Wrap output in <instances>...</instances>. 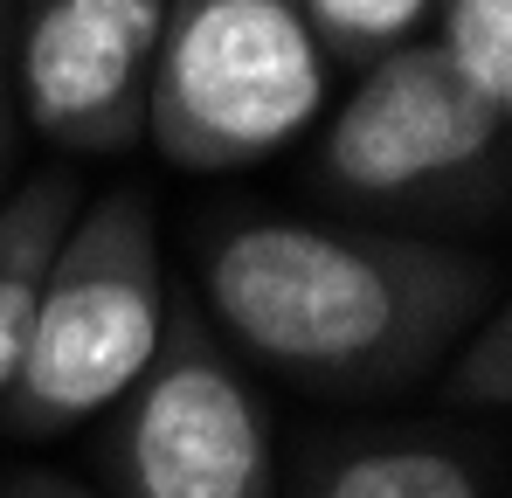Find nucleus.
I'll list each match as a JSON object with an SVG mask.
<instances>
[{"label":"nucleus","mask_w":512,"mask_h":498,"mask_svg":"<svg viewBox=\"0 0 512 498\" xmlns=\"http://www.w3.org/2000/svg\"><path fill=\"white\" fill-rule=\"evenodd\" d=\"M187 291L243 367L326 402H381L429 381L499 305V270L416 229L229 208L194 236Z\"/></svg>","instance_id":"nucleus-1"},{"label":"nucleus","mask_w":512,"mask_h":498,"mask_svg":"<svg viewBox=\"0 0 512 498\" xmlns=\"http://www.w3.org/2000/svg\"><path fill=\"white\" fill-rule=\"evenodd\" d=\"M312 194L353 222L381 229H478L499 222L512 194V118H499L429 42H409L367 70L326 118Z\"/></svg>","instance_id":"nucleus-2"},{"label":"nucleus","mask_w":512,"mask_h":498,"mask_svg":"<svg viewBox=\"0 0 512 498\" xmlns=\"http://www.w3.org/2000/svg\"><path fill=\"white\" fill-rule=\"evenodd\" d=\"M167 291L173 284L160 263L153 194L139 180H111L104 194H84L42 277L14 381L0 395V436L49 443L111 409L160 346Z\"/></svg>","instance_id":"nucleus-3"},{"label":"nucleus","mask_w":512,"mask_h":498,"mask_svg":"<svg viewBox=\"0 0 512 498\" xmlns=\"http://www.w3.org/2000/svg\"><path fill=\"white\" fill-rule=\"evenodd\" d=\"M333 63L298 0H167L146 63V146L180 173H243L305 139Z\"/></svg>","instance_id":"nucleus-4"},{"label":"nucleus","mask_w":512,"mask_h":498,"mask_svg":"<svg viewBox=\"0 0 512 498\" xmlns=\"http://www.w3.org/2000/svg\"><path fill=\"white\" fill-rule=\"evenodd\" d=\"M111 498H277V422L256 374L201 319L194 291H167V326L139 381L104 409Z\"/></svg>","instance_id":"nucleus-5"},{"label":"nucleus","mask_w":512,"mask_h":498,"mask_svg":"<svg viewBox=\"0 0 512 498\" xmlns=\"http://www.w3.org/2000/svg\"><path fill=\"white\" fill-rule=\"evenodd\" d=\"M7 77L21 139H42L63 160H111L146 146V56L90 28L70 0H14Z\"/></svg>","instance_id":"nucleus-6"},{"label":"nucleus","mask_w":512,"mask_h":498,"mask_svg":"<svg viewBox=\"0 0 512 498\" xmlns=\"http://www.w3.org/2000/svg\"><path fill=\"white\" fill-rule=\"evenodd\" d=\"M291 498H506V478L457 422H333L298 450Z\"/></svg>","instance_id":"nucleus-7"},{"label":"nucleus","mask_w":512,"mask_h":498,"mask_svg":"<svg viewBox=\"0 0 512 498\" xmlns=\"http://www.w3.org/2000/svg\"><path fill=\"white\" fill-rule=\"evenodd\" d=\"M84 208V180L77 166H35L28 180H14L0 194V395L14 381V360H21V339L35 319V298H42V277L56 263V249L70 236Z\"/></svg>","instance_id":"nucleus-8"},{"label":"nucleus","mask_w":512,"mask_h":498,"mask_svg":"<svg viewBox=\"0 0 512 498\" xmlns=\"http://www.w3.org/2000/svg\"><path fill=\"white\" fill-rule=\"evenodd\" d=\"M429 49L512 118V0H429Z\"/></svg>","instance_id":"nucleus-9"},{"label":"nucleus","mask_w":512,"mask_h":498,"mask_svg":"<svg viewBox=\"0 0 512 498\" xmlns=\"http://www.w3.org/2000/svg\"><path fill=\"white\" fill-rule=\"evenodd\" d=\"M333 70H367L429 35V0H298Z\"/></svg>","instance_id":"nucleus-10"},{"label":"nucleus","mask_w":512,"mask_h":498,"mask_svg":"<svg viewBox=\"0 0 512 498\" xmlns=\"http://www.w3.org/2000/svg\"><path fill=\"white\" fill-rule=\"evenodd\" d=\"M443 402L471 415L512 409V312L506 305H485L478 326L443 353Z\"/></svg>","instance_id":"nucleus-11"},{"label":"nucleus","mask_w":512,"mask_h":498,"mask_svg":"<svg viewBox=\"0 0 512 498\" xmlns=\"http://www.w3.org/2000/svg\"><path fill=\"white\" fill-rule=\"evenodd\" d=\"M90 28H104L111 42H125L132 56L153 63V42H160V21H167V0H70Z\"/></svg>","instance_id":"nucleus-12"},{"label":"nucleus","mask_w":512,"mask_h":498,"mask_svg":"<svg viewBox=\"0 0 512 498\" xmlns=\"http://www.w3.org/2000/svg\"><path fill=\"white\" fill-rule=\"evenodd\" d=\"M7 14H14V0H0V194L14 187V160H21V111H14V77H7Z\"/></svg>","instance_id":"nucleus-13"},{"label":"nucleus","mask_w":512,"mask_h":498,"mask_svg":"<svg viewBox=\"0 0 512 498\" xmlns=\"http://www.w3.org/2000/svg\"><path fill=\"white\" fill-rule=\"evenodd\" d=\"M0 498H104V492H90L84 478H63V471H7Z\"/></svg>","instance_id":"nucleus-14"}]
</instances>
